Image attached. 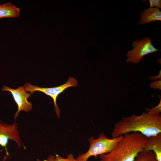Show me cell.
Segmentation results:
<instances>
[{
    "label": "cell",
    "mask_w": 161,
    "mask_h": 161,
    "mask_svg": "<svg viewBox=\"0 0 161 161\" xmlns=\"http://www.w3.org/2000/svg\"><path fill=\"white\" fill-rule=\"evenodd\" d=\"M132 132H139L147 137L161 133V114L143 112L140 115L133 114L124 117L114 124L112 138Z\"/></svg>",
    "instance_id": "6da1fadb"
},
{
    "label": "cell",
    "mask_w": 161,
    "mask_h": 161,
    "mask_svg": "<svg viewBox=\"0 0 161 161\" xmlns=\"http://www.w3.org/2000/svg\"><path fill=\"white\" fill-rule=\"evenodd\" d=\"M147 138L139 132L124 134L110 152L99 155L98 161H134L144 149Z\"/></svg>",
    "instance_id": "7a4b0ae2"
},
{
    "label": "cell",
    "mask_w": 161,
    "mask_h": 161,
    "mask_svg": "<svg viewBox=\"0 0 161 161\" xmlns=\"http://www.w3.org/2000/svg\"><path fill=\"white\" fill-rule=\"evenodd\" d=\"M123 135L111 139L107 138L104 134L100 133L98 137L95 139L92 136L88 139L89 147L85 153L79 155L76 158L78 161H87L91 157H96L98 155L108 153L116 146Z\"/></svg>",
    "instance_id": "3957f363"
},
{
    "label": "cell",
    "mask_w": 161,
    "mask_h": 161,
    "mask_svg": "<svg viewBox=\"0 0 161 161\" xmlns=\"http://www.w3.org/2000/svg\"><path fill=\"white\" fill-rule=\"evenodd\" d=\"M77 86V80L74 78H72L70 76L65 83L55 87H41L35 85H32L28 83H25L24 87L25 90L30 92L31 95L36 91H39L51 97L53 100L54 111L58 117L59 118L60 117L61 110L57 105V97L60 94L68 88L70 87H74Z\"/></svg>",
    "instance_id": "277c9868"
},
{
    "label": "cell",
    "mask_w": 161,
    "mask_h": 161,
    "mask_svg": "<svg viewBox=\"0 0 161 161\" xmlns=\"http://www.w3.org/2000/svg\"><path fill=\"white\" fill-rule=\"evenodd\" d=\"M152 41L148 37L137 39L132 43L133 48L126 53V62L137 64L144 56L160 50L155 48L152 44Z\"/></svg>",
    "instance_id": "5b68a950"
},
{
    "label": "cell",
    "mask_w": 161,
    "mask_h": 161,
    "mask_svg": "<svg viewBox=\"0 0 161 161\" xmlns=\"http://www.w3.org/2000/svg\"><path fill=\"white\" fill-rule=\"evenodd\" d=\"M10 140L14 141L19 148H21L23 145L24 148H26L19 136L18 123L15 121L9 124L0 119V145L4 148L7 155L9 154L7 146Z\"/></svg>",
    "instance_id": "8992f818"
},
{
    "label": "cell",
    "mask_w": 161,
    "mask_h": 161,
    "mask_svg": "<svg viewBox=\"0 0 161 161\" xmlns=\"http://www.w3.org/2000/svg\"><path fill=\"white\" fill-rule=\"evenodd\" d=\"M3 91H8L11 94L18 107L17 111L15 113L14 119L16 120L19 113L21 111L28 112L32 110L31 102L27 100V98L31 95L25 90L24 86H19L16 89H13L4 85L2 88Z\"/></svg>",
    "instance_id": "52a82bcc"
},
{
    "label": "cell",
    "mask_w": 161,
    "mask_h": 161,
    "mask_svg": "<svg viewBox=\"0 0 161 161\" xmlns=\"http://www.w3.org/2000/svg\"><path fill=\"white\" fill-rule=\"evenodd\" d=\"M161 21V11L155 7L145 8L140 13V18L138 24L143 25L155 21Z\"/></svg>",
    "instance_id": "ba28073f"
},
{
    "label": "cell",
    "mask_w": 161,
    "mask_h": 161,
    "mask_svg": "<svg viewBox=\"0 0 161 161\" xmlns=\"http://www.w3.org/2000/svg\"><path fill=\"white\" fill-rule=\"evenodd\" d=\"M144 149L153 151L158 161H161V133L147 138Z\"/></svg>",
    "instance_id": "9c48e42d"
},
{
    "label": "cell",
    "mask_w": 161,
    "mask_h": 161,
    "mask_svg": "<svg viewBox=\"0 0 161 161\" xmlns=\"http://www.w3.org/2000/svg\"><path fill=\"white\" fill-rule=\"evenodd\" d=\"M20 10L10 2L0 4V19L18 17Z\"/></svg>",
    "instance_id": "30bf717a"
},
{
    "label": "cell",
    "mask_w": 161,
    "mask_h": 161,
    "mask_svg": "<svg viewBox=\"0 0 161 161\" xmlns=\"http://www.w3.org/2000/svg\"><path fill=\"white\" fill-rule=\"evenodd\" d=\"M134 161H158L155 154L152 151L144 149L138 154Z\"/></svg>",
    "instance_id": "8fae6325"
},
{
    "label": "cell",
    "mask_w": 161,
    "mask_h": 161,
    "mask_svg": "<svg viewBox=\"0 0 161 161\" xmlns=\"http://www.w3.org/2000/svg\"><path fill=\"white\" fill-rule=\"evenodd\" d=\"M158 97L160 99V102L158 105L155 107L153 106L151 108H146L145 109L146 112L153 114H160L161 112V97L160 95H158Z\"/></svg>",
    "instance_id": "7c38bea8"
},
{
    "label": "cell",
    "mask_w": 161,
    "mask_h": 161,
    "mask_svg": "<svg viewBox=\"0 0 161 161\" xmlns=\"http://www.w3.org/2000/svg\"><path fill=\"white\" fill-rule=\"evenodd\" d=\"M55 157V161H78L72 153L69 154L66 158H63L58 154H56Z\"/></svg>",
    "instance_id": "4fadbf2b"
},
{
    "label": "cell",
    "mask_w": 161,
    "mask_h": 161,
    "mask_svg": "<svg viewBox=\"0 0 161 161\" xmlns=\"http://www.w3.org/2000/svg\"><path fill=\"white\" fill-rule=\"evenodd\" d=\"M150 86L152 89L161 90V79L158 80L151 82L150 83Z\"/></svg>",
    "instance_id": "5bb4252c"
},
{
    "label": "cell",
    "mask_w": 161,
    "mask_h": 161,
    "mask_svg": "<svg viewBox=\"0 0 161 161\" xmlns=\"http://www.w3.org/2000/svg\"><path fill=\"white\" fill-rule=\"evenodd\" d=\"M150 2V7L161 8V0H149Z\"/></svg>",
    "instance_id": "9a60e30c"
},
{
    "label": "cell",
    "mask_w": 161,
    "mask_h": 161,
    "mask_svg": "<svg viewBox=\"0 0 161 161\" xmlns=\"http://www.w3.org/2000/svg\"><path fill=\"white\" fill-rule=\"evenodd\" d=\"M149 78L150 79L153 81L158 80L161 79V70H160L159 72L158 75L156 76H150Z\"/></svg>",
    "instance_id": "2e32d148"
},
{
    "label": "cell",
    "mask_w": 161,
    "mask_h": 161,
    "mask_svg": "<svg viewBox=\"0 0 161 161\" xmlns=\"http://www.w3.org/2000/svg\"><path fill=\"white\" fill-rule=\"evenodd\" d=\"M47 161H55V157L53 155H49L47 158Z\"/></svg>",
    "instance_id": "e0dca14e"
},
{
    "label": "cell",
    "mask_w": 161,
    "mask_h": 161,
    "mask_svg": "<svg viewBox=\"0 0 161 161\" xmlns=\"http://www.w3.org/2000/svg\"></svg>",
    "instance_id": "ac0fdd59"
}]
</instances>
